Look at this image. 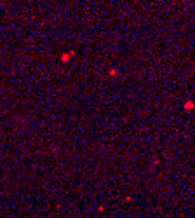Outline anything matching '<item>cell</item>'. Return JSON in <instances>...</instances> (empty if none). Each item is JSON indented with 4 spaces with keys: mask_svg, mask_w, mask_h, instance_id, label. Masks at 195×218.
Returning <instances> with one entry per match:
<instances>
[]
</instances>
